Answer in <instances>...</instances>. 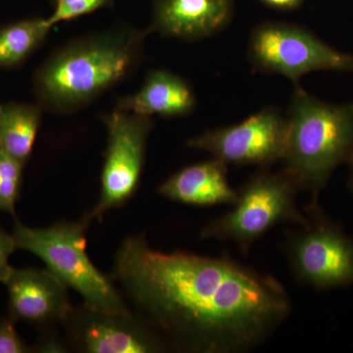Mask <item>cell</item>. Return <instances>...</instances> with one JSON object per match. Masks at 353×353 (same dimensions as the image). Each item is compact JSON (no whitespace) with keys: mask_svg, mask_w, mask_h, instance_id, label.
Returning <instances> with one entry per match:
<instances>
[{"mask_svg":"<svg viewBox=\"0 0 353 353\" xmlns=\"http://www.w3.org/2000/svg\"><path fill=\"white\" fill-rule=\"evenodd\" d=\"M112 280L168 350L180 352H252L292 313L274 276L227 255L159 252L143 236L123 241Z\"/></svg>","mask_w":353,"mask_h":353,"instance_id":"1","label":"cell"},{"mask_svg":"<svg viewBox=\"0 0 353 353\" xmlns=\"http://www.w3.org/2000/svg\"><path fill=\"white\" fill-rule=\"evenodd\" d=\"M150 32L117 26L53 51L34 74L38 104L57 114L85 108L138 68Z\"/></svg>","mask_w":353,"mask_h":353,"instance_id":"2","label":"cell"},{"mask_svg":"<svg viewBox=\"0 0 353 353\" xmlns=\"http://www.w3.org/2000/svg\"><path fill=\"white\" fill-rule=\"evenodd\" d=\"M289 123L285 168L318 201L332 174L353 157V102L332 104L296 85L285 114Z\"/></svg>","mask_w":353,"mask_h":353,"instance_id":"3","label":"cell"},{"mask_svg":"<svg viewBox=\"0 0 353 353\" xmlns=\"http://www.w3.org/2000/svg\"><path fill=\"white\" fill-rule=\"evenodd\" d=\"M92 221L88 212L76 222H60L34 229L16 220L11 234L16 248L43 260L48 271L83 297L88 307L131 313L124 294L112 279L102 274L88 257L85 234Z\"/></svg>","mask_w":353,"mask_h":353,"instance_id":"4","label":"cell"},{"mask_svg":"<svg viewBox=\"0 0 353 353\" xmlns=\"http://www.w3.org/2000/svg\"><path fill=\"white\" fill-rule=\"evenodd\" d=\"M303 192L292 172L283 168L257 172L238 190V201L225 214L211 220L199 234L201 240L230 241L248 255L255 241L281 224L303 226L305 213L296 196Z\"/></svg>","mask_w":353,"mask_h":353,"instance_id":"5","label":"cell"},{"mask_svg":"<svg viewBox=\"0 0 353 353\" xmlns=\"http://www.w3.org/2000/svg\"><path fill=\"white\" fill-rule=\"evenodd\" d=\"M307 222L285 229L282 250L294 280L317 290L353 285V239L318 201L304 208Z\"/></svg>","mask_w":353,"mask_h":353,"instance_id":"6","label":"cell"},{"mask_svg":"<svg viewBox=\"0 0 353 353\" xmlns=\"http://www.w3.org/2000/svg\"><path fill=\"white\" fill-rule=\"evenodd\" d=\"M253 68L277 74L294 85L316 71L353 73V54L341 52L301 26L265 22L253 30L248 41Z\"/></svg>","mask_w":353,"mask_h":353,"instance_id":"7","label":"cell"},{"mask_svg":"<svg viewBox=\"0 0 353 353\" xmlns=\"http://www.w3.org/2000/svg\"><path fill=\"white\" fill-rule=\"evenodd\" d=\"M108 129V148L101 173L99 201L88 212L101 221L108 211L119 208L138 190L145 164L146 145L152 117L116 108L102 117Z\"/></svg>","mask_w":353,"mask_h":353,"instance_id":"8","label":"cell"},{"mask_svg":"<svg viewBox=\"0 0 353 353\" xmlns=\"http://www.w3.org/2000/svg\"><path fill=\"white\" fill-rule=\"evenodd\" d=\"M288 132L287 116L266 108L238 124L194 137L188 146L210 153L228 165H255L263 169L284 159Z\"/></svg>","mask_w":353,"mask_h":353,"instance_id":"9","label":"cell"},{"mask_svg":"<svg viewBox=\"0 0 353 353\" xmlns=\"http://www.w3.org/2000/svg\"><path fill=\"white\" fill-rule=\"evenodd\" d=\"M69 343L85 353H158L168 350L159 334L137 313L72 306L63 322Z\"/></svg>","mask_w":353,"mask_h":353,"instance_id":"10","label":"cell"},{"mask_svg":"<svg viewBox=\"0 0 353 353\" xmlns=\"http://www.w3.org/2000/svg\"><path fill=\"white\" fill-rule=\"evenodd\" d=\"M3 285L8 292L9 313L15 321L62 323L72 308L68 288L48 269L13 268Z\"/></svg>","mask_w":353,"mask_h":353,"instance_id":"11","label":"cell"},{"mask_svg":"<svg viewBox=\"0 0 353 353\" xmlns=\"http://www.w3.org/2000/svg\"><path fill=\"white\" fill-rule=\"evenodd\" d=\"M234 0H154L150 31L166 38L194 41L229 25Z\"/></svg>","mask_w":353,"mask_h":353,"instance_id":"12","label":"cell"},{"mask_svg":"<svg viewBox=\"0 0 353 353\" xmlns=\"http://www.w3.org/2000/svg\"><path fill=\"white\" fill-rule=\"evenodd\" d=\"M157 192L170 201L190 205H234L238 201V190L228 179V164L214 157L173 174Z\"/></svg>","mask_w":353,"mask_h":353,"instance_id":"13","label":"cell"},{"mask_svg":"<svg viewBox=\"0 0 353 353\" xmlns=\"http://www.w3.org/2000/svg\"><path fill=\"white\" fill-rule=\"evenodd\" d=\"M196 97L189 83L170 71L152 70L136 94L118 101L116 108L152 117H183L194 112Z\"/></svg>","mask_w":353,"mask_h":353,"instance_id":"14","label":"cell"},{"mask_svg":"<svg viewBox=\"0 0 353 353\" xmlns=\"http://www.w3.org/2000/svg\"><path fill=\"white\" fill-rule=\"evenodd\" d=\"M39 104L8 103L0 119V150L25 165L31 157L41 127Z\"/></svg>","mask_w":353,"mask_h":353,"instance_id":"15","label":"cell"},{"mask_svg":"<svg viewBox=\"0 0 353 353\" xmlns=\"http://www.w3.org/2000/svg\"><path fill=\"white\" fill-rule=\"evenodd\" d=\"M52 26L46 18H30L0 28V68H13L34 52Z\"/></svg>","mask_w":353,"mask_h":353,"instance_id":"16","label":"cell"},{"mask_svg":"<svg viewBox=\"0 0 353 353\" xmlns=\"http://www.w3.org/2000/svg\"><path fill=\"white\" fill-rule=\"evenodd\" d=\"M24 165L0 150V211L15 214L23 182Z\"/></svg>","mask_w":353,"mask_h":353,"instance_id":"17","label":"cell"},{"mask_svg":"<svg viewBox=\"0 0 353 353\" xmlns=\"http://www.w3.org/2000/svg\"><path fill=\"white\" fill-rule=\"evenodd\" d=\"M112 0H53L48 23L52 27L66 21L77 19L110 6Z\"/></svg>","mask_w":353,"mask_h":353,"instance_id":"18","label":"cell"},{"mask_svg":"<svg viewBox=\"0 0 353 353\" xmlns=\"http://www.w3.org/2000/svg\"><path fill=\"white\" fill-rule=\"evenodd\" d=\"M15 322L10 316L0 320V353L31 352L16 331Z\"/></svg>","mask_w":353,"mask_h":353,"instance_id":"19","label":"cell"},{"mask_svg":"<svg viewBox=\"0 0 353 353\" xmlns=\"http://www.w3.org/2000/svg\"><path fill=\"white\" fill-rule=\"evenodd\" d=\"M16 248L12 234L6 233L0 227V283L2 284L12 271V267L9 264V257Z\"/></svg>","mask_w":353,"mask_h":353,"instance_id":"20","label":"cell"},{"mask_svg":"<svg viewBox=\"0 0 353 353\" xmlns=\"http://www.w3.org/2000/svg\"><path fill=\"white\" fill-rule=\"evenodd\" d=\"M37 352H65L66 347L57 336H46L43 341L39 343L37 347Z\"/></svg>","mask_w":353,"mask_h":353,"instance_id":"21","label":"cell"},{"mask_svg":"<svg viewBox=\"0 0 353 353\" xmlns=\"http://www.w3.org/2000/svg\"><path fill=\"white\" fill-rule=\"evenodd\" d=\"M260 1L272 7V8L287 11L299 8L303 4L304 0H260Z\"/></svg>","mask_w":353,"mask_h":353,"instance_id":"22","label":"cell"},{"mask_svg":"<svg viewBox=\"0 0 353 353\" xmlns=\"http://www.w3.org/2000/svg\"><path fill=\"white\" fill-rule=\"evenodd\" d=\"M350 178H348L347 181V188L350 190V192L353 194V157L352 161L350 162Z\"/></svg>","mask_w":353,"mask_h":353,"instance_id":"23","label":"cell"},{"mask_svg":"<svg viewBox=\"0 0 353 353\" xmlns=\"http://www.w3.org/2000/svg\"><path fill=\"white\" fill-rule=\"evenodd\" d=\"M2 108H3V105L0 104V119H1Z\"/></svg>","mask_w":353,"mask_h":353,"instance_id":"24","label":"cell"}]
</instances>
